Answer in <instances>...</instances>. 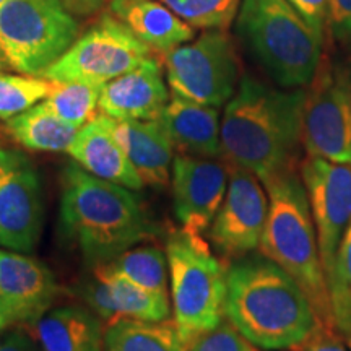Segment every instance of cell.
<instances>
[{
  "label": "cell",
  "instance_id": "6da1fadb",
  "mask_svg": "<svg viewBox=\"0 0 351 351\" xmlns=\"http://www.w3.org/2000/svg\"><path fill=\"white\" fill-rule=\"evenodd\" d=\"M304 104L302 88H275L244 75L221 117L223 158L261 182L298 169Z\"/></svg>",
  "mask_w": 351,
  "mask_h": 351
},
{
  "label": "cell",
  "instance_id": "7a4b0ae2",
  "mask_svg": "<svg viewBox=\"0 0 351 351\" xmlns=\"http://www.w3.org/2000/svg\"><path fill=\"white\" fill-rule=\"evenodd\" d=\"M225 315L263 350L295 348L320 324L296 280L265 256L241 257L228 269Z\"/></svg>",
  "mask_w": 351,
  "mask_h": 351
},
{
  "label": "cell",
  "instance_id": "3957f363",
  "mask_svg": "<svg viewBox=\"0 0 351 351\" xmlns=\"http://www.w3.org/2000/svg\"><path fill=\"white\" fill-rule=\"evenodd\" d=\"M60 217L65 231L95 267L155 234V225L130 189L96 178L78 163L64 171Z\"/></svg>",
  "mask_w": 351,
  "mask_h": 351
},
{
  "label": "cell",
  "instance_id": "277c9868",
  "mask_svg": "<svg viewBox=\"0 0 351 351\" xmlns=\"http://www.w3.org/2000/svg\"><path fill=\"white\" fill-rule=\"evenodd\" d=\"M300 176L296 169H288L262 182L269 194V215L258 247L262 256L296 280L320 324L335 330L313 210Z\"/></svg>",
  "mask_w": 351,
  "mask_h": 351
},
{
  "label": "cell",
  "instance_id": "5b68a950",
  "mask_svg": "<svg viewBox=\"0 0 351 351\" xmlns=\"http://www.w3.org/2000/svg\"><path fill=\"white\" fill-rule=\"evenodd\" d=\"M236 32L280 88H302L314 78L324 39L288 0H241Z\"/></svg>",
  "mask_w": 351,
  "mask_h": 351
},
{
  "label": "cell",
  "instance_id": "8992f818",
  "mask_svg": "<svg viewBox=\"0 0 351 351\" xmlns=\"http://www.w3.org/2000/svg\"><path fill=\"white\" fill-rule=\"evenodd\" d=\"M174 322L186 343L223 322L226 274L202 234L173 231L166 243Z\"/></svg>",
  "mask_w": 351,
  "mask_h": 351
},
{
  "label": "cell",
  "instance_id": "52a82bcc",
  "mask_svg": "<svg viewBox=\"0 0 351 351\" xmlns=\"http://www.w3.org/2000/svg\"><path fill=\"white\" fill-rule=\"evenodd\" d=\"M78 39L62 0H5L0 5V52L19 73L43 77Z\"/></svg>",
  "mask_w": 351,
  "mask_h": 351
},
{
  "label": "cell",
  "instance_id": "ba28073f",
  "mask_svg": "<svg viewBox=\"0 0 351 351\" xmlns=\"http://www.w3.org/2000/svg\"><path fill=\"white\" fill-rule=\"evenodd\" d=\"M166 80L174 95L221 108L238 90L239 59L226 29H205L165 54Z\"/></svg>",
  "mask_w": 351,
  "mask_h": 351
},
{
  "label": "cell",
  "instance_id": "9c48e42d",
  "mask_svg": "<svg viewBox=\"0 0 351 351\" xmlns=\"http://www.w3.org/2000/svg\"><path fill=\"white\" fill-rule=\"evenodd\" d=\"M302 148L306 156L351 166V62L322 54L306 90Z\"/></svg>",
  "mask_w": 351,
  "mask_h": 351
},
{
  "label": "cell",
  "instance_id": "30bf717a",
  "mask_svg": "<svg viewBox=\"0 0 351 351\" xmlns=\"http://www.w3.org/2000/svg\"><path fill=\"white\" fill-rule=\"evenodd\" d=\"M152 56L143 44L116 16L103 15L72 47L44 72L46 80L83 82L104 86L130 72Z\"/></svg>",
  "mask_w": 351,
  "mask_h": 351
},
{
  "label": "cell",
  "instance_id": "8fae6325",
  "mask_svg": "<svg viewBox=\"0 0 351 351\" xmlns=\"http://www.w3.org/2000/svg\"><path fill=\"white\" fill-rule=\"evenodd\" d=\"M317 232L327 288L335 280L340 244L351 223V166L306 156L300 165Z\"/></svg>",
  "mask_w": 351,
  "mask_h": 351
},
{
  "label": "cell",
  "instance_id": "7c38bea8",
  "mask_svg": "<svg viewBox=\"0 0 351 351\" xmlns=\"http://www.w3.org/2000/svg\"><path fill=\"white\" fill-rule=\"evenodd\" d=\"M44 205L38 171L23 153L0 147V245L32 252L43 232Z\"/></svg>",
  "mask_w": 351,
  "mask_h": 351
},
{
  "label": "cell",
  "instance_id": "4fadbf2b",
  "mask_svg": "<svg viewBox=\"0 0 351 351\" xmlns=\"http://www.w3.org/2000/svg\"><path fill=\"white\" fill-rule=\"evenodd\" d=\"M228 165V191L210 226L208 238L225 258H241L261 245L269 215V197L256 174Z\"/></svg>",
  "mask_w": 351,
  "mask_h": 351
},
{
  "label": "cell",
  "instance_id": "5bb4252c",
  "mask_svg": "<svg viewBox=\"0 0 351 351\" xmlns=\"http://www.w3.org/2000/svg\"><path fill=\"white\" fill-rule=\"evenodd\" d=\"M171 174L176 218L191 232L202 234L210 230L228 191V161L179 153Z\"/></svg>",
  "mask_w": 351,
  "mask_h": 351
},
{
  "label": "cell",
  "instance_id": "9a60e30c",
  "mask_svg": "<svg viewBox=\"0 0 351 351\" xmlns=\"http://www.w3.org/2000/svg\"><path fill=\"white\" fill-rule=\"evenodd\" d=\"M59 289L44 263L25 252L0 251V307L10 326L36 322L51 309Z\"/></svg>",
  "mask_w": 351,
  "mask_h": 351
},
{
  "label": "cell",
  "instance_id": "2e32d148",
  "mask_svg": "<svg viewBox=\"0 0 351 351\" xmlns=\"http://www.w3.org/2000/svg\"><path fill=\"white\" fill-rule=\"evenodd\" d=\"M168 101L163 67L156 57L150 56L103 86L99 109L101 114L116 121H155L160 119Z\"/></svg>",
  "mask_w": 351,
  "mask_h": 351
},
{
  "label": "cell",
  "instance_id": "e0dca14e",
  "mask_svg": "<svg viewBox=\"0 0 351 351\" xmlns=\"http://www.w3.org/2000/svg\"><path fill=\"white\" fill-rule=\"evenodd\" d=\"M67 153L75 163L96 178L119 184L130 191H140L143 187L137 169L114 137L106 114H99L83 125Z\"/></svg>",
  "mask_w": 351,
  "mask_h": 351
},
{
  "label": "cell",
  "instance_id": "ac0fdd59",
  "mask_svg": "<svg viewBox=\"0 0 351 351\" xmlns=\"http://www.w3.org/2000/svg\"><path fill=\"white\" fill-rule=\"evenodd\" d=\"M109 125L143 184L166 186L173 169L174 145L163 124L158 119L116 121L109 117Z\"/></svg>",
  "mask_w": 351,
  "mask_h": 351
},
{
  "label": "cell",
  "instance_id": "d6986e66",
  "mask_svg": "<svg viewBox=\"0 0 351 351\" xmlns=\"http://www.w3.org/2000/svg\"><path fill=\"white\" fill-rule=\"evenodd\" d=\"M158 121L163 124L179 153L223 158L221 119L218 108L205 106L173 93Z\"/></svg>",
  "mask_w": 351,
  "mask_h": 351
},
{
  "label": "cell",
  "instance_id": "ffe728a7",
  "mask_svg": "<svg viewBox=\"0 0 351 351\" xmlns=\"http://www.w3.org/2000/svg\"><path fill=\"white\" fill-rule=\"evenodd\" d=\"M109 13L124 23L152 51L168 54L189 43L195 29L160 0H111Z\"/></svg>",
  "mask_w": 351,
  "mask_h": 351
},
{
  "label": "cell",
  "instance_id": "44dd1931",
  "mask_svg": "<svg viewBox=\"0 0 351 351\" xmlns=\"http://www.w3.org/2000/svg\"><path fill=\"white\" fill-rule=\"evenodd\" d=\"M41 351H104L98 315L78 306L47 311L34 322Z\"/></svg>",
  "mask_w": 351,
  "mask_h": 351
},
{
  "label": "cell",
  "instance_id": "7402d4cb",
  "mask_svg": "<svg viewBox=\"0 0 351 351\" xmlns=\"http://www.w3.org/2000/svg\"><path fill=\"white\" fill-rule=\"evenodd\" d=\"M5 129L16 143L28 150L54 153L69 152L80 130L56 116L44 101L8 119Z\"/></svg>",
  "mask_w": 351,
  "mask_h": 351
},
{
  "label": "cell",
  "instance_id": "603a6c76",
  "mask_svg": "<svg viewBox=\"0 0 351 351\" xmlns=\"http://www.w3.org/2000/svg\"><path fill=\"white\" fill-rule=\"evenodd\" d=\"M174 320H147L119 317L104 330V351H189Z\"/></svg>",
  "mask_w": 351,
  "mask_h": 351
},
{
  "label": "cell",
  "instance_id": "cb8c5ba5",
  "mask_svg": "<svg viewBox=\"0 0 351 351\" xmlns=\"http://www.w3.org/2000/svg\"><path fill=\"white\" fill-rule=\"evenodd\" d=\"M95 274L106 282L119 317L147 322H161L169 319L171 306L168 295L130 282L125 276L117 274L109 262L96 265Z\"/></svg>",
  "mask_w": 351,
  "mask_h": 351
},
{
  "label": "cell",
  "instance_id": "d4e9b609",
  "mask_svg": "<svg viewBox=\"0 0 351 351\" xmlns=\"http://www.w3.org/2000/svg\"><path fill=\"white\" fill-rule=\"evenodd\" d=\"M109 263L117 274L130 282L168 295V256L156 245L132 247Z\"/></svg>",
  "mask_w": 351,
  "mask_h": 351
},
{
  "label": "cell",
  "instance_id": "484cf974",
  "mask_svg": "<svg viewBox=\"0 0 351 351\" xmlns=\"http://www.w3.org/2000/svg\"><path fill=\"white\" fill-rule=\"evenodd\" d=\"M52 83L54 86H52L49 96L44 99V104L56 116L78 129L95 119L96 109L99 108V96L103 86L83 82Z\"/></svg>",
  "mask_w": 351,
  "mask_h": 351
},
{
  "label": "cell",
  "instance_id": "4316f807",
  "mask_svg": "<svg viewBox=\"0 0 351 351\" xmlns=\"http://www.w3.org/2000/svg\"><path fill=\"white\" fill-rule=\"evenodd\" d=\"M54 83L43 77L0 72V119L8 121L49 96Z\"/></svg>",
  "mask_w": 351,
  "mask_h": 351
},
{
  "label": "cell",
  "instance_id": "83f0119b",
  "mask_svg": "<svg viewBox=\"0 0 351 351\" xmlns=\"http://www.w3.org/2000/svg\"><path fill=\"white\" fill-rule=\"evenodd\" d=\"M192 28L228 29L238 16L241 0H160Z\"/></svg>",
  "mask_w": 351,
  "mask_h": 351
},
{
  "label": "cell",
  "instance_id": "f1b7e54d",
  "mask_svg": "<svg viewBox=\"0 0 351 351\" xmlns=\"http://www.w3.org/2000/svg\"><path fill=\"white\" fill-rule=\"evenodd\" d=\"M333 328L351 348V223L340 244L335 280L328 288Z\"/></svg>",
  "mask_w": 351,
  "mask_h": 351
},
{
  "label": "cell",
  "instance_id": "f546056e",
  "mask_svg": "<svg viewBox=\"0 0 351 351\" xmlns=\"http://www.w3.org/2000/svg\"><path fill=\"white\" fill-rule=\"evenodd\" d=\"M189 351H258L228 319L212 330L202 333L191 343Z\"/></svg>",
  "mask_w": 351,
  "mask_h": 351
},
{
  "label": "cell",
  "instance_id": "4dcf8cb0",
  "mask_svg": "<svg viewBox=\"0 0 351 351\" xmlns=\"http://www.w3.org/2000/svg\"><path fill=\"white\" fill-rule=\"evenodd\" d=\"M82 295L86 304L91 307V311H93L99 319L108 320V322L119 319V314H117L116 304H114V300L106 282H104L103 278H99L96 274L90 282L83 285Z\"/></svg>",
  "mask_w": 351,
  "mask_h": 351
},
{
  "label": "cell",
  "instance_id": "1f68e13d",
  "mask_svg": "<svg viewBox=\"0 0 351 351\" xmlns=\"http://www.w3.org/2000/svg\"><path fill=\"white\" fill-rule=\"evenodd\" d=\"M328 26L333 39L351 49V0H328Z\"/></svg>",
  "mask_w": 351,
  "mask_h": 351
},
{
  "label": "cell",
  "instance_id": "d6a6232c",
  "mask_svg": "<svg viewBox=\"0 0 351 351\" xmlns=\"http://www.w3.org/2000/svg\"><path fill=\"white\" fill-rule=\"evenodd\" d=\"M288 2L319 38L326 39V29L328 26V0H288Z\"/></svg>",
  "mask_w": 351,
  "mask_h": 351
},
{
  "label": "cell",
  "instance_id": "836d02e7",
  "mask_svg": "<svg viewBox=\"0 0 351 351\" xmlns=\"http://www.w3.org/2000/svg\"><path fill=\"white\" fill-rule=\"evenodd\" d=\"M296 351H346L341 343L340 335L332 328L319 324L300 345L295 346Z\"/></svg>",
  "mask_w": 351,
  "mask_h": 351
},
{
  "label": "cell",
  "instance_id": "e575fe53",
  "mask_svg": "<svg viewBox=\"0 0 351 351\" xmlns=\"http://www.w3.org/2000/svg\"><path fill=\"white\" fill-rule=\"evenodd\" d=\"M0 351H39L25 330H12L0 340Z\"/></svg>",
  "mask_w": 351,
  "mask_h": 351
},
{
  "label": "cell",
  "instance_id": "d590c367",
  "mask_svg": "<svg viewBox=\"0 0 351 351\" xmlns=\"http://www.w3.org/2000/svg\"><path fill=\"white\" fill-rule=\"evenodd\" d=\"M69 10H75L78 13H91L103 5L104 0H62Z\"/></svg>",
  "mask_w": 351,
  "mask_h": 351
},
{
  "label": "cell",
  "instance_id": "8d00e7d4",
  "mask_svg": "<svg viewBox=\"0 0 351 351\" xmlns=\"http://www.w3.org/2000/svg\"><path fill=\"white\" fill-rule=\"evenodd\" d=\"M10 326V322H8V319H7V315L3 314V311H2V307H0V332L3 330V328L5 327H8Z\"/></svg>",
  "mask_w": 351,
  "mask_h": 351
},
{
  "label": "cell",
  "instance_id": "74e56055",
  "mask_svg": "<svg viewBox=\"0 0 351 351\" xmlns=\"http://www.w3.org/2000/svg\"><path fill=\"white\" fill-rule=\"evenodd\" d=\"M7 69H10V67H8V64H7L5 57H3L2 52H0V72H5Z\"/></svg>",
  "mask_w": 351,
  "mask_h": 351
},
{
  "label": "cell",
  "instance_id": "f35d334b",
  "mask_svg": "<svg viewBox=\"0 0 351 351\" xmlns=\"http://www.w3.org/2000/svg\"><path fill=\"white\" fill-rule=\"evenodd\" d=\"M3 2H5V0H0V5H2V3H3Z\"/></svg>",
  "mask_w": 351,
  "mask_h": 351
}]
</instances>
